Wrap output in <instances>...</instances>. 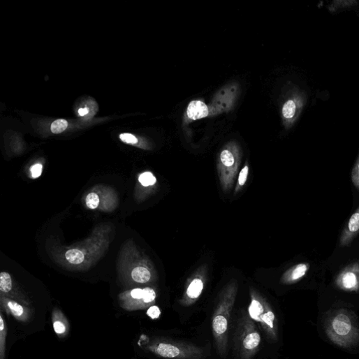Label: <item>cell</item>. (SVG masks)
I'll use <instances>...</instances> for the list:
<instances>
[{"label":"cell","mask_w":359,"mask_h":359,"mask_svg":"<svg viewBox=\"0 0 359 359\" xmlns=\"http://www.w3.org/2000/svg\"><path fill=\"white\" fill-rule=\"evenodd\" d=\"M139 182L144 187L154 186L156 182V179L151 172H145L139 177Z\"/></svg>","instance_id":"20"},{"label":"cell","mask_w":359,"mask_h":359,"mask_svg":"<svg viewBox=\"0 0 359 359\" xmlns=\"http://www.w3.org/2000/svg\"><path fill=\"white\" fill-rule=\"evenodd\" d=\"M309 266L307 264H299L288 270L281 278V283L293 284L301 279L307 273Z\"/></svg>","instance_id":"12"},{"label":"cell","mask_w":359,"mask_h":359,"mask_svg":"<svg viewBox=\"0 0 359 359\" xmlns=\"http://www.w3.org/2000/svg\"><path fill=\"white\" fill-rule=\"evenodd\" d=\"M358 3L355 1V0H336V1H333L328 6V10L331 13H335L345 9L353 8Z\"/></svg>","instance_id":"17"},{"label":"cell","mask_w":359,"mask_h":359,"mask_svg":"<svg viewBox=\"0 0 359 359\" xmlns=\"http://www.w3.org/2000/svg\"><path fill=\"white\" fill-rule=\"evenodd\" d=\"M52 321L56 334L60 337H66L69 331V323L60 310L57 309L53 312Z\"/></svg>","instance_id":"13"},{"label":"cell","mask_w":359,"mask_h":359,"mask_svg":"<svg viewBox=\"0 0 359 359\" xmlns=\"http://www.w3.org/2000/svg\"><path fill=\"white\" fill-rule=\"evenodd\" d=\"M32 177L37 178L40 177L43 172V166L41 163H36L31 168Z\"/></svg>","instance_id":"28"},{"label":"cell","mask_w":359,"mask_h":359,"mask_svg":"<svg viewBox=\"0 0 359 359\" xmlns=\"http://www.w3.org/2000/svg\"><path fill=\"white\" fill-rule=\"evenodd\" d=\"M305 100L302 96L288 100L282 108V115L285 120L288 122L295 121L301 112Z\"/></svg>","instance_id":"9"},{"label":"cell","mask_w":359,"mask_h":359,"mask_svg":"<svg viewBox=\"0 0 359 359\" xmlns=\"http://www.w3.org/2000/svg\"><path fill=\"white\" fill-rule=\"evenodd\" d=\"M7 323L3 313H0V359H6Z\"/></svg>","instance_id":"15"},{"label":"cell","mask_w":359,"mask_h":359,"mask_svg":"<svg viewBox=\"0 0 359 359\" xmlns=\"http://www.w3.org/2000/svg\"><path fill=\"white\" fill-rule=\"evenodd\" d=\"M205 288V279L203 277L198 276L193 278L187 286L186 291L180 304L184 307L193 305L200 298Z\"/></svg>","instance_id":"7"},{"label":"cell","mask_w":359,"mask_h":359,"mask_svg":"<svg viewBox=\"0 0 359 359\" xmlns=\"http://www.w3.org/2000/svg\"><path fill=\"white\" fill-rule=\"evenodd\" d=\"M240 164L239 150L235 147H227L220 154L219 173L223 189L229 191L234 185Z\"/></svg>","instance_id":"6"},{"label":"cell","mask_w":359,"mask_h":359,"mask_svg":"<svg viewBox=\"0 0 359 359\" xmlns=\"http://www.w3.org/2000/svg\"><path fill=\"white\" fill-rule=\"evenodd\" d=\"M147 349L167 359H205L207 356L202 347L194 344L164 338H154Z\"/></svg>","instance_id":"4"},{"label":"cell","mask_w":359,"mask_h":359,"mask_svg":"<svg viewBox=\"0 0 359 359\" xmlns=\"http://www.w3.org/2000/svg\"><path fill=\"white\" fill-rule=\"evenodd\" d=\"M13 288V284L10 274L6 272L0 273V291L6 295L12 291Z\"/></svg>","instance_id":"18"},{"label":"cell","mask_w":359,"mask_h":359,"mask_svg":"<svg viewBox=\"0 0 359 359\" xmlns=\"http://www.w3.org/2000/svg\"><path fill=\"white\" fill-rule=\"evenodd\" d=\"M261 334L248 312H242L237 319L235 332V350L239 359H254L261 348Z\"/></svg>","instance_id":"3"},{"label":"cell","mask_w":359,"mask_h":359,"mask_svg":"<svg viewBox=\"0 0 359 359\" xmlns=\"http://www.w3.org/2000/svg\"><path fill=\"white\" fill-rule=\"evenodd\" d=\"M337 286L345 291L357 292L359 289V275L352 270L345 271L341 274L337 280Z\"/></svg>","instance_id":"10"},{"label":"cell","mask_w":359,"mask_h":359,"mask_svg":"<svg viewBox=\"0 0 359 359\" xmlns=\"http://www.w3.org/2000/svg\"><path fill=\"white\" fill-rule=\"evenodd\" d=\"M325 330L330 340L339 347L350 348L359 342V327L350 310L332 312L326 318Z\"/></svg>","instance_id":"2"},{"label":"cell","mask_w":359,"mask_h":359,"mask_svg":"<svg viewBox=\"0 0 359 359\" xmlns=\"http://www.w3.org/2000/svg\"><path fill=\"white\" fill-rule=\"evenodd\" d=\"M147 315L152 319L159 318L161 315V310L157 306L152 305L148 308Z\"/></svg>","instance_id":"26"},{"label":"cell","mask_w":359,"mask_h":359,"mask_svg":"<svg viewBox=\"0 0 359 359\" xmlns=\"http://www.w3.org/2000/svg\"><path fill=\"white\" fill-rule=\"evenodd\" d=\"M359 230V209L351 216L348 224V232L354 234Z\"/></svg>","instance_id":"22"},{"label":"cell","mask_w":359,"mask_h":359,"mask_svg":"<svg viewBox=\"0 0 359 359\" xmlns=\"http://www.w3.org/2000/svg\"><path fill=\"white\" fill-rule=\"evenodd\" d=\"M131 277L135 282L145 284L150 281L151 273L144 267H137L133 270Z\"/></svg>","instance_id":"16"},{"label":"cell","mask_w":359,"mask_h":359,"mask_svg":"<svg viewBox=\"0 0 359 359\" xmlns=\"http://www.w3.org/2000/svg\"><path fill=\"white\" fill-rule=\"evenodd\" d=\"M352 182L359 189V156L352 171Z\"/></svg>","instance_id":"25"},{"label":"cell","mask_w":359,"mask_h":359,"mask_svg":"<svg viewBox=\"0 0 359 359\" xmlns=\"http://www.w3.org/2000/svg\"><path fill=\"white\" fill-rule=\"evenodd\" d=\"M207 105L201 101H193L191 102L187 108V115L192 120L201 119L209 115Z\"/></svg>","instance_id":"14"},{"label":"cell","mask_w":359,"mask_h":359,"mask_svg":"<svg viewBox=\"0 0 359 359\" xmlns=\"http://www.w3.org/2000/svg\"><path fill=\"white\" fill-rule=\"evenodd\" d=\"M78 112L80 116H85L88 114L89 109L87 108H81L79 110Z\"/></svg>","instance_id":"29"},{"label":"cell","mask_w":359,"mask_h":359,"mask_svg":"<svg viewBox=\"0 0 359 359\" xmlns=\"http://www.w3.org/2000/svg\"><path fill=\"white\" fill-rule=\"evenodd\" d=\"M237 294L236 284L228 285L221 292L212 317V332L219 356H227L229 342V328Z\"/></svg>","instance_id":"1"},{"label":"cell","mask_w":359,"mask_h":359,"mask_svg":"<svg viewBox=\"0 0 359 359\" xmlns=\"http://www.w3.org/2000/svg\"><path fill=\"white\" fill-rule=\"evenodd\" d=\"M129 297H130V299H123V304L122 306L124 309L133 311L144 309L148 307L143 300V289H133L129 293Z\"/></svg>","instance_id":"11"},{"label":"cell","mask_w":359,"mask_h":359,"mask_svg":"<svg viewBox=\"0 0 359 359\" xmlns=\"http://www.w3.org/2000/svg\"><path fill=\"white\" fill-rule=\"evenodd\" d=\"M119 137L123 142L128 144H136L138 142L137 138L130 133H122Z\"/></svg>","instance_id":"27"},{"label":"cell","mask_w":359,"mask_h":359,"mask_svg":"<svg viewBox=\"0 0 359 359\" xmlns=\"http://www.w3.org/2000/svg\"><path fill=\"white\" fill-rule=\"evenodd\" d=\"M1 307L8 314L13 315L17 320L28 322L33 316V312L19 302L12 299L2 298Z\"/></svg>","instance_id":"8"},{"label":"cell","mask_w":359,"mask_h":359,"mask_svg":"<svg viewBox=\"0 0 359 359\" xmlns=\"http://www.w3.org/2000/svg\"><path fill=\"white\" fill-rule=\"evenodd\" d=\"M251 303L248 308L250 317L258 323L268 339L276 342L279 339L278 320L268 301L256 290H250Z\"/></svg>","instance_id":"5"},{"label":"cell","mask_w":359,"mask_h":359,"mask_svg":"<svg viewBox=\"0 0 359 359\" xmlns=\"http://www.w3.org/2000/svg\"><path fill=\"white\" fill-rule=\"evenodd\" d=\"M249 172V168L247 165L245 166L240 171V175H239V178H238V183H237V185L236 189H235L236 193L240 192L242 189V188L245 186V184L247 182Z\"/></svg>","instance_id":"21"},{"label":"cell","mask_w":359,"mask_h":359,"mask_svg":"<svg viewBox=\"0 0 359 359\" xmlns=\"http://www.w3.org/2000/svg\"><path fill=\"white\" fill-rule=\"evenodd\" d=\"M66 258L69 263L74 265L80 264L85 260L84 254L78 249L69 250L66 254Z\"/></svg>","instance_id":"19"},{"label":"cell","mask_w":359,"mask_h":359,"mask_svg":"<svg viewBox=\"0 0 359 359\" xmlns=\"http://www.w3.org/2000/svg\"><path fill=\"white\" fill-rule=\"evenodd\" d=\"M86 203L89 209H96L100 203V200L98 195L94 193L89 194L86 198Z\"/></svg>","instance_id":"24"},{"label":"cell","mask_w":359,"mask_h":359,"mask_svg":"<svg viewBox=\"0 0 359 359\" xmlns=\"http://www.w3.org/2000/svg\"><path fill=\"white\" fill-rule=\"evenodd\" d=\"M68 126V122L65 119H58L52 124V131L54 133H60L64 131Z\"/></svg>","instance_id":"23"}]
</instances>
